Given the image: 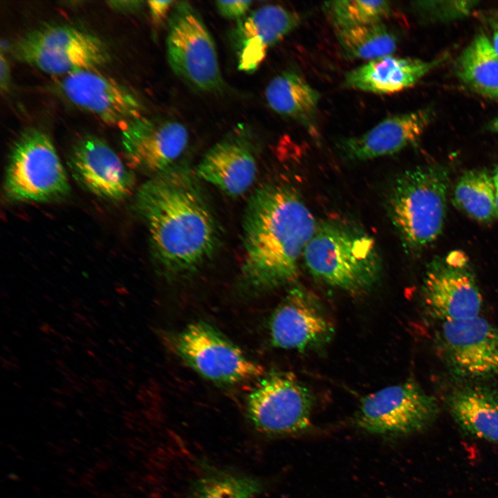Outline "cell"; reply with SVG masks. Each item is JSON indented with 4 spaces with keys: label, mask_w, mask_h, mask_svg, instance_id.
<instances>
[{
    "label": "cell",
    "mask_w": 498,
    "mask_h": 498,
    "mask_svg": "<svg viewBox=\"0 0 498 498\" xmlns=\"http://www.w3.org/2000/svg\"><path fill=\"white\" fill-rule=\"evenodd\" d=\"M178 355L204 378L216 383L236 384L263 375V368L236 344L203 322L189 324L174 341Z\"/></svg>",
    "instance_id": "cell-11"
},
{
    "label": "cell",
    "mask_w": 498,
    "mask_h": 498,
    "mask_svg": "<svg viewBox=\"0 0 498 498\" xmlns=\"http://www.w3.org/2000/svg\"><path fill=\"white\" fill-rule=\"evenodd\" d=\"M108 342H109V343L110 344H111L112 346H113V347H116V342L113 340H112V339H109V340H108Z\"/></svg>",
    "instance_id": "cell-50"
},
{
    "label": "cell",
    "mask_w": 498,
    "mask_h": 498,
    "mask_svg": "<svg viewBox=\"0 0 498 498\" xmlns=\"http://www.w3.org/2000/svg\"><path fill=\"white\" fill-rule=\"evenodd\" d=\"M259 491V483L250 478L207 477L197 483L195 498H252Z\"/></svg>",
    "instance_id": "cell-27"
},
{
    "label": "cell",
    "mask_w": 498,
    "mask_h": 498,
    "mask_svg": "<svg viewBox=\"0 0 498 498\" xmlns=\"http://www.w3.org/2000/svg\"><path fill=\"white\" fill-rule=\"evenodd\" d=\"M59 307L62 311H66V306H64L63 304H59Z\"/></svg>",
    "instance_id": "cell-54"
},
{
    "label": "cell",
    "mask_w": 498,
    "mask_h": 498,
    "mask_svg": "<svg viewBox=\"0 0 498 498\" xmlns=\"http://www.w3.org/2000/svg\"><path fill=\"white\" fill-rule=\"evenodd\" d=\"M149 14L156 24L162 23L169 15L176 3L174 1H149L147 2Z\"/></svg>",
    "instance_id": "cell-30"
},
{
    "label": "cell",
    "mask_w": 498,
    "mask_h": 498,
    "mask_svg": "<svg viewBox=\"0 0 498 498\" xmlns=\"http://www.w3.org/2000/svg\"><path fill=\"white\" fill-rule=\"evenodd\" d=\"M490 98L498 99V91H497V92L495 93L493 95H492Z\"/></svg>",
    "instance_id": "cell-52"
},
{
    "label": "cell",
    "mask_w": 498,
    "mask_h": 498,
    "mask_svg": "<svg viewBox=\"0 0 498 498\" xmlns=\"http://www.w3.org/2000/svg\"><path fill=\"white\" fill-rule=\"evenodd\" d=\"M265 96L273 111L295 120L311 136L317 137L320 95L300 73L288 70L277 75L268 84Z\"/></svg>",
    "instance_id": "cell-22"
},
{
    "label": "cell",
    "mask_w": 498,
    "mask_h": 498,
    "mask_svg": "<svg viewBox=\"0 0 498 498\" xmlns=\"http://www.w3.org/2000/svg\"><path fill=\"white\" fill-rule=\"evenodd\" d=\"M456 74L478 94L490 98L498 91V54L486 34H477L463 50Z\"/></svg>",
    "instance_id": "cell-23"
},
{
    "label": "cell",
    "mask_w": 498,
    "mask_h": 498,
    "mask_svg": "<svg viewBox=\"0 0 498 498\" xmlns=\"http://www.w3.org/2000/svg\"><path fill=\"white\" fill-rule=\"evenodd\" d=\"M86 353H87L90 356H91V357H93V358H96V356H95V353H94L92 350H91V349H87V350H86Z\"/></svg>",
    "instance_id": "cell-47"
},
{
    "label": "cell",
    "mask_w": 498,
    "mask_h": 498,
    "mask_svg": "<svg viewBox=\"0 0 498 498\" xmlns=\"http://www.w3.org/2000/svg\"><path fill=\"white\" fill-rule=\"evenodd\" d=\"M314 398L293 374L273 373L260 380L247 400V414L255 427L269 435L299 434L310 425Z\"/></svg>",
    "instance_id": "cell-9"
},
{
    "label": "cell",
    "mask_w": 498,
    "mask_h": 498,
    "mask_svg": "<svg viewBox=\"0 0 498 498\" xmlns=\"http://www.w3.org/2000/svg\"><path fill=\"white\" fill-rule=\"evenodd\" d=\"M52 391H53L54 393H56V394H64V390H63V389H61L60 388H58V387H53V388H52Z\"/></svg>",
    "instance_id": "cell-42"
},
{
    "label": "cell",
    "mask_w": 498,
    "mask_h": 498,
    "mask_svg": "<svg viewBox=\"0 0 498 498\" xmlns=\"http://www.w3.org/2000/svg\"><path fill=\"white\" fill-rule=\"evenodd\" d=\"M441 61L442 59L425 61L391 55L368 61L347 72L344 85L377 94L394 93L415 85Z\"/></svg>",
    "instance_id": "cell-20"
},
{
    "label": "cell",
    "mask_w": 498,
    "mask_h": 498,
    "mask_svg": "<svg viewBox=\"0 0 498 498\" xmlns=\"http://www.w3.org/2000/svg\"><path fill=\"white\" fill-rule=\"evenodd\" d=\"M125 349H126L127 351L128 350V351H130V352H132V351H133L132 349H131V348L129 347H127V346L125 347Z\"/></svg>",
    "instance_id": "cell-59"
},
{
    "label": "cell",
    "mask_w": 498,
    "mask_h": 498,
    "mask_svg": "<svg viewBox=\"0 0 498 498\" xmlns=\"http://www.w3.org/2000/svg\"><path fill=\"white\" fill-rule=\"evenodd\" d=\"M13 385H14L15 387H18V388H21V385H19L18 382H13Z\"/></svg>",
    "instance_id": "cell-56"
},
{
    "label": "cell",
    "mask_w": 498,
    "mask_h": 498,
    "mask_svg": "<svg viewBox=\"0 0 498 498\" xmlns=\"http://www.w3.org/2000/svg\"><path fill=\"white\" fill-rule=\"evenodd\" d=\"M127 382L129 385H131V386L133 385V382H132L131 380H127Z\"/></svg>",
    "instance_id": "cell-58"
},
{
    "label": "cell",
    "mask_w": 498,
    "mask_h": 498,
    "mask_svg": "<svg viewBox=\"0 0 498 498\" xmlns=\"http://www.w3.org/2000/svg\"><path fill=\"white\" fill-rule=\"evenodd\" d=\"M252 3L251 1H217L215 4L221 16L239 21L247 15Z\"/></svg>",
    "instance_id": "cell-29"
},
{
    "label": "cell",
    "mask_w": 498,
    "mask_h": 498,
    "mask_svg": "<svg viewBox=\"0 0 498 498\" xmlns=\"http://www.w3.org/2000/svg\"><path fill=\"white\" fill-rule=\"evenodd\" d=\"M436 399L409 380L364 396L356 414V425L380 436H403L425 430L436 419Z\"/></svg>",
    "instance_id": "cell-8"
},
{
    "label": "cell",
    "mask_w": 498,
    "mask_h": 498,
    "mask_svg": "<svg viewBox=\"0 0 498 498\" xmlns=\"http://www.w3.org/2000/svg\"><path fill=\"white\" fill-rule=\"evenodd\" d=\"M196 176L224 193L237 196L252 185L257 163L249 139L239 130L212 147L196 169Z\"/></svg>",
    "instance_id": "cell-18"
},
{
    "label": "cell",
    "mask_w": 498,
    "mask_h": 498,
    "mask_svg": "<svg viewBox=\"0 0 498 498\" xmlns=\"http://www.w3.org/2000/svg\"><path fill=\"white\" fill-rule=\"evenodd\" d=\"M73 317H74L75 318L81 321L82 322H84V323L86 321H87V317H86L85 316L82 315L80 314V313L74 312V313H73Z\"/></svg>",
    "instance_id": "cell-37"
},
{
    "label": "cell",
    "mask_w": 498,
    "mask_h": 498,
    "mask_svg": "<svg viewBox=\"0 0 498 498\" xmlns=\"http://www.w3.org/2000/svg\"><path fill=\"white\" fill-rule=\"evenodd\" d=\"M344 54L350 59L371 61L391 55L398 39L393 30L381 23L336 30Z\"/></svg>",
    "instance_id": "cell-25"
},
{
    "label": "cell",
    "mask_w": 498,
    "mask_h": 498,
    "mask_svg": "<svg viewBox=\"0 0 498 498\" xmlns=\"http://www.w3.org/2000/svg\"><path fill=\"white\" fill-rule=\"evenodd\" d=\"M67 326H68V328H70L71 329H72V330H73V331H77V329L73 324H71V323H68V324H67Z\"/></svg>",
    "instance_id": "cell-48"
},
{
    "label": "cell",
    "mask_w": 498,
    "mask_h": 498,
    "mask_svg": "<svg viewBox=\"0 0 498 498\" xmlns=\"http://www.w3.org/2000/svg\"><path fill=\"white\" fill-rule=\"evenodd\" d=\"M436 344L455 376L468 379L498 377V326L485 318L442 322Z\"/></svg>",
    "instance_id": "cell-12"
},
{
    "label": "cell",
    "mask_w": 498,
    "mask_h": 498,
    "mask_svg": "<svg viewBox=\"0 0 498 498\" xmlns=\"http://www.w3.org/2000/svg\"><path fill=\"white\" fill-rule=\"evenodd\" d=\"M268 331L272 344L300 352L329 343L334 326L320 301L304 287L290 288L271 314Z\"/></svg>",
    "instance_id": "cell-13"
},
{
    "label": "cell",
    "mask_w": 498,
    "mask_h": 498,
    "mask_svg": "<svg viewBox=\"0 0 498 498\" xmlns=\"http://www.w3.org/2000/svg\"><path fill=\"white\" fill-rule=\"evenodd\" d=\"M303 257L313 277L349 293L369 290L381 274L375 240L358 227L338 220L317 223Z\"/></svg>",
    "instance_id": "cell-3"
},
{
    "label": "cell",
    "mask_w": 498,
    "mask_h": 498,
    "mask_svg": "<svg viewBox=\"0 0 498 498\" xmlns=\"http://www.w3.org/2000/svg\"><path fill=\"white\" fill-rule=\"evenodd\" d=\"M422 296L428 313L445 322L479 316L483 298L466 255L453 250L427 266Z\"/></svg>",
    "instance_id": "cell-10"
},
{
    "label": "cell",
    "mask_w": 498,
    "mask_h": 498,
    "mask_svg": "<svg viewBox=\"0 0 498 498\" xmlns=\"http://www.w3.org/2000/svg\"><path fill=\"white\" fill-rule=\"evenodd\" d=\"M84 324L90 329L93 330L95 329V326L88 320L84 322Z\"/></svg>",
    "instance_id": "cell-44"
},
{
    "label": "cell",
    "mask_w": 498,
    "mask_h": 498,
    "mask_svg": "<svg viewBox=\"0 0 498 498\" xmlns=\"http://www.w3.org/2000/svg\"><path fill=\"white\" fill-rule=\"evenodd\" d=\"M95 389H96L97 391H98L102 394H104L107 392V388L103 386H101V385L96 387Z\"/></svg>",
    "instance_id": "cell-40"
},
{
    "label": "cell",
    "mask_w": 498,
    "mask_h": 498,
    "mask_svg": "<svg viewBox=\"0 0 498 498\" xmlns=\"http://www.w3.org/2000/svg\"><path fill=\"white\" fill-rule=\"evenodd\" d=\"M55 363L60 369H63V370L66 369V366L62 360L57 359V360H55Z\"/></svg>",
    "instance_id": "cell-38"
},
{
    "label": "cell",
    "mask_w": 498,
    "mask_h": 498,
    "mask_svg": "<svg viewBox=\"0 0 498 498\" xmlns=\"http://www.w3.org/2000/svg\"><path fill=\"white\" fill-rule=\"evenodd\" d=\"M4 189L15 201L46 202L70 190L65 169L50 137L28 129L13 143L6 171Z\"/></svg>",
    "instance_id": "cell-5"
},
{
    "label": "cell",
    "mask_w": 498,
    "mask_h": 498,
    "mask_svg": "<svg viewBox=\"0 0 498 498\" xmlns=\"http://www.w3.org/2000/svg\"><path fill=\"white\" fill-rule=\"evenodd\" d=\"M114 362H115V363H116V365H118V366H122V360H121L120 358H114Z\"/></svg>",
    "instance_id": "cell-46"
},
{
    "label": "cell",
    "mask_w": 498,
    "mask_h": 498,
    "mask_svg": "<svg viewBox=\"0 0 498 498\" xmlns=\"http://www.w3.org/2000/svg\"><path fill=\"white\" fill-rule=\"evenodd\" d=\"M447 405L454 421L465 433L498 443V392L476 385L454 389Z\"/></svg>",
    "instance_id": "cell-21"
},
{
    "label": "cell",
    "mask_w": 498,
    "mask_h": 498,
    "mask_svg": "<svg viewBox=\"0 0 498 498\" xmlns=\"http://www.w3.org/2000/svg\"><path fill=\"white\" fill-rule=\"evenodd\" d=\"M298 13L279 5H266L238 21L233 32L239 71H255L268 49L297 28Z\"/></svg>",
    "instance_id": "cell-17"
},
{
    "label": "cell",
    "mask_w": 498,
    "mask_h": 498,
    "mask_svg": "<svg viewBox=\"0 0 498 498\" xmlns=\"http://www.w3.org/2000/svg\"><path fill=\"white\" fill-rule=\"evenodd\" d=\"M121 142L127 164L155 176L174 166L185 152L189 133L179 122L142 116L121 130Z\"/></svg>",
    "instance_id": "cell-15"
},
{
    "label": "cell",
    "mask_w": 498,
    "mask_h": 498,
    "mask_svg": "<svg viewBox=\"0 0 498 498\" xmlns=\"http://www.w3.org/2000/svg\"><path fill=\"white\" fill-rule=\"evenodd\" d=\"M487 129L492 133H498V115L489 122Z\"/></svg>",
    "instance_id": "cell-34"
},
{
    "label": "cell",
    "mask_w": 498,
    "mask_h": 498,
    "mask_svg": "<svg viewBox=\"0 0 498 498\" xmlns=\"http://www.w3.org/2000/svg\"><path fill=\"white\" fill-rule=\"evenodd\" d=\"M196 177L172 166L142 185L136 197L155 259L173 276L199 270L219 243L215 216Z\"/></svg>",
    "instance_id": "cell-1"
},
{
    "label": "cell",
    "mask_w": 498,
    "mask_h": 498,
    "mask_svg": "<svg viewBox=\"0 0 498 498\" xmlns=\"http://www.w3.org/2000/svg\"><path fill=\"white\" fill-rule=\"evenodd\" d=\"M3 348H4V350L6 351H8V353H12L11 349H10L8 347H7V346L5 347V346H4Z\"/></svg>",
    "instance_id": "cell-53"
},
{
    "label": "cell",
    "mask_w": 498,
    "mask_h": 498,
    "mask_svg": "<svg viewBox=\"0 0 498 498\" xmlns=\"http://www.w3.org/2000/svg\"><path fill=\"white\" fill-rule=\"evenodd\" d=\"M118 343H119L120 344L123 345V346H124V345L126 344H125V343H126L125 341H124L123 339H121V338H118Z\"/></svg>",
    "instance_id": "cell-49"
},
{
    "label": "cell",
    "mask_w": 498,
    "mask_h": 498,
    "mask_svg": "<svg viewBox=\"0 0 498 498\" xmlns=\"http://www.w3.org/2000/svg\"><path fill=\"white\" fill-rule=\"evenodd\" d=\"M64 349L66 351V353H71L73 352L72 349L67 344H64L63 346Z\"/></svg>",
    "instance_id": "cell-45"
},
{
    "label": "cell",
    "mask_w": 498,
    "mask_h": 498,
    "mask_svg": "<svg viewBox=\"0 0 498 498\" xmlns=\"http://www.w3.org/2000/svg\"><path fill=\"white\" fill-rule=\"evenodd\" d=\"M39 329H40V331H42L43 333H46V334L51 333L52 327L45 322L42 323L39 325Z\"/></svg>",
    "instance_id": "cell-35"
},
{
    "label": "cell",
    "mask_w": 498,
    "mask_h": 498,
    "mask_svg": "<svg viewBox=\"0 0 498 498\" xmlns=\"http://www.w3.org/2000/svg\"><path fill=\"white\" fill-rule=\"evenodd\" d=\"M432 119V111L424 109L388 117L358 136L343 138L338 143L343 156L362 161L394 154L414 144Z\"/></svg>",
    "instance_id": "cell-19"
},
{
    "label": "cell",
    "mask_w": 498,
    "mask_h": 498,
    "mask_svg": "<svg viewBox=\"0 0 498 498\" xmlns=\"http://www.w3.org/2000/svg\"><path fill=\"white\" fill-rule=\"evenodd\" d=\"M8 360H9L11 362H14V363H19V359H18L15 356L12 355V354H11V356H10Z\"/></svg>",
    "instance_id": "cell-41"
},
{
    "label": "cell",
    "mask_w": 498,
    "mask_h": 498,
    "mask_svg": "<svg viewBox=\"0 0 498 498\" xmlns=\"http://www.w3.org/2000/svg\"><path fill=\"white\" fill-rule=\"evenodd\" d=\"M59 87L72 104L120 131L131 121L143 116L142 104L133 92L96 69L82 70L64 76Z\"/></svg>",
    "instance_id": "cell-14"
},
{
    "label": "cell",
    "mask_w": 498,
    "mask_h": 498,
    "mask_svg": "<svg viewBox=\"0 0 498 498\" xmlns=\"http://www.w3.org/2000/svg\"><path fill=\"white\" fill-rule=\"evenodd\" d=\"M496 208L498 212V191H496Z\"/></svg>",
    "instance_id": "cell-51"
},
{
    "label": "cell",
    "mask_w": 498,
    "mask_h": 498,
    "mask_svg": "<svg viewBox=\"0 0 498 498\" xmlns=\"http://www.w3.org/2000/svg\"><path fill=\"white\" fill-rule=\"evenodd\" d=\"M322 10L338 30L381 23L391 5L388 1L340 0L324 3Z\"/></svg>",
    "instance_id": "cell-26"
},
{
    "label": "cell",
    "mask_w": 498,
    "mask_h": 498,
    "mask_svg": "<svg viewBox=\"0 0 498 498\" xmlns=\"http://www.w3.org/2000/svg\"><path fill=\"white\" fill-rule=\"evenodd\" d=\"M243 221V286L261 292L293 282L317 225L299 194L284 184H265L249 199Z\"/></svg>",
    "instance_id": "cell-2"
},
{
    "label": "cell",
    "mask_w": 498,
    "mask_h": 498,
    "mask_svg": "<svg viewBox=\"0 0 498 498\" xmlns=\"http://www.w3.org/2000/svg\"><path fill=\"white\" fill-rule=\"evenodd\" d=\"M491 30L492 33V43L498 54V18L490 21Z\"/></svg>",
    "instance_id": "cell-33"
},
{
    "label": "cell",
    "mask_w": 498,
    "mask_h": 498,
    "mask_svg": "<svg viewBox=\"0 0 498 498\" xmlns=\"http://www.w3.org/2000/svg\"><path fill=\"white\" fill-rule=\"evenodd\" d=\"M476 1H415L411 7L425 21L450 22L468 16L477 4Z\"/></svg>",
    "instance_id": "cell-28"
},
{
    "label": "cell",
    "mask_w": 498,
    "mask_h": 498,
    "mask_svg": "<svg viewBox=\"0 0 498 498\" xmlns=\"http://www.w3.org/2000/svg\"><path fill=\"white\" fill-rule=\"evenodd\" d=\"M448 172L437 165L401 173L387 198V210L404 248L419 253L441 234L446 214Z\"/></svg>",
    "instance_id": "cell-4"
},
{
    "label": "cell",
    "mask_w": 498,
    "mask_h": 498,
    "mask_svg": "<svg viewBox=\"0 0 498 498\" xmlns=\"http://www.w3.org/2000/svg\"><path fill=\"white\" fill-rule=\"evenodd\" d=\"M493 182L495 186L496 191H498V165L496 166L492 174Z\"/></svg>",
    "instance_id": "cell-36"
},
{
    "label": "cell",
    "mask_w": 498,
    "mask_h": 498,
    "mask_svg": "<svg viewBox=\"0 0 498 498\" xmlns=\"http://www.w3.org/2000/svg\"><path fill=\"white\" fill-rule=\"evenodd\" d=\"M12 333L15 336H17L18 338H21V335L20 333H19L17 331H13Z\"/></svg>",
    "instance_id": "cell-55"
},
{
    "label": "cell",
    "mask_w": 498,
    "mask_h": 498,
    "mask_svg": "<svg viewBox=\"0 0 498 498\" xmlns=\"http://www.w3.org/2000/svg\"><path fill=\"white\" fill-rule=\"evenodd\" d=\"M13 56L21 62L54 75L96 69L109 60L104 43L97 37L67 26L33 30L17 40Z\"/></svg>",
    "instance_id": "cell-7"
},
{
    "label": "cell",
    "mask_w": 498,
    "mask_h": 498,
    "mask_svg": "<svg viewBox=\"0 0 498 498\" xmlns=\"http://www.w3.org/2000/svg\"><path fill=\"white\" fill-rule=\"evenodd\" d=\"M454 205L472 219L481 223L498 216L496 189L492 174L485 169L465 172L454 187Z\"/></svg>",
    "instance_id": "cell-24"
},
{
    "label": "cell",
    "mask_w": 498,
    "mask_h": 498,
    "mask_svg": "<svg viewBox=\"0 0 498 498\" xmlns=\"http://www.w3.org/2000/svg\"><path fill=\"white\" fill-rule=\"evenodd\" d=\"M113 3H115V5H111V6L115 7L116 8L120 9V10H133L138 7L140 6V1H124V4H122L120 1H113Z\"/></svg>",
    "instance_id": "cell-32"
},
{
    "label": "cell",
    "mask_w": 498,
    "mask_h": 498,
    "mask_svg": "<svg viewBox=\"0 0 498 498\" xmlns=\"http://www.w3.org/2000/svg\"><path fill=\"white\" fill-rule=\"evenodd\" d=\"M81 379H82V380L84 381V382H86V383L89 382V380H87L84 377L81 378Z\"/></svg>",
    "instance_id": "cell-57"
},
{
    "label": "cell",
    "mask_w": 498,
    "mask_h": 498,
    "mask_svg": "<svg viewBox=\"0 0 498 498\" xmlns=\"http://www.w3.org/2000/svg\"><path fill=\"white\" fill-rule=\"evenodd\" d=\"M61 340H62V342H64L65 343H73L74 342V340H73V338L69 336H67V335H63L62 338H61Z\"/></svg>",
    "instance_id": "cell-39"
},
{
    "label": "cell",
    "mask_w": 498,
    "mask_h": 498,
    "mask_svg": "<svg viewBox=\"0 0 498 498\" xmlns=\"http://www.w3.org/2000/svg\"><path fill=\"white\" fill-rule=\"evenodd\" d=\"M86 340L90 345L95 347H98L97 344L94 342V340H92L91 338H90L89 337H86Z\"/></svg>",
    "instance_id": "cell-43"
},
{
    "label": "cell",
    "mask_w": 498,
    "mask_h": 498,
    "mask_svg": "<svg viewBox=\"0 0 498 498\" xmlns=\"http://www.w3.org/2000/svg\"><path fill=\"white\" fill-rule=\"evenodd\" d=\"M166 47L169 66L189 86L203 92L222 87L213 38L199 12L187 1L176 2L169 15Z\"/></svg>",
    "instance_id": "cell-6"
},
{
    "label": "cell",
    "mask_w": 498,
    "mask_h": 498,
    "mask_svg": "<svg viewBox=\"0 0 498 498\" xmlns=\"http://www.w3.org/2000/svg\"><path fill=\"white\" fill-rule=\"evenodd\" d=\"M68 164L77 181L98 196L117 200L132 192V173L100 138L85 136L77 140L70 152Z\"/></svg>",
    "instance_id": "cell-16"
},
{
    "label": "cell",
    "mask_w": 498,
    "mask_h": 498,
    "mask_svg": "<svg viewBox=\"0 0 498 498\" xmlns=\"http://www.w3.org/2000/svg\"><path fill=\"white\" fill-rule=\"evenodd\" d=\"M1 78L0 88L1 93H6L9 89L10 84V68L7 57L3 53L1 48Z\"/></svg>",
    "instance_id": "cell-31"
}]
</instances>
